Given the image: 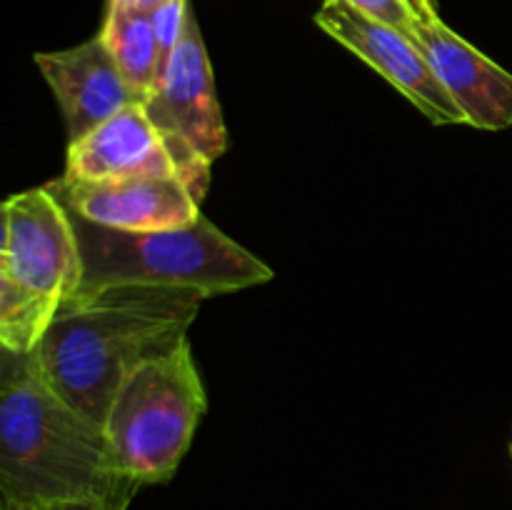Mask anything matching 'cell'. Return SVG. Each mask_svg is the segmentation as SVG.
I'll use <instances>...</instances> for the list:
<instances>
[{
    "label": "cell",
    "mask_w": 512,
    "mask_h": 510,
    "mask_svg": "<svg viewBox=\"0 0 512 510\" xmlns=\"http://www.w3.org/2000/svg\"><path fill=\"white\" fill-rule=\"evenodd\" d=\"M205 298L173 285H110L70 298L30 353L35 370L65 403L105 428L120 385L148 360L188 343Z\"/></svg>",
    "instance_id": "1"
},
{
    "label": "cell",
    "mask_w": 512,
    "mask_h": 510,
    "mask_svg": "<svg viewBox=\"0 0 512 510\" xmlns=\"http://www.w3.org/2000/svg\"><path fill=\"white\" fill-rule=\"evenodd\" d=\"M143 488L115 463L103 425L65 403L33 355L0 358V500L3 505L98 503L128 510Z\"/></svg>",
    "instance_id": "2"
},
{
    "label": "cell",
    "mask_w": 512,
    "mask_h": 510,
    "mask_svg": "<svg viewBox=\"0 0 512 510\" xmlns=\"http://www.w3.org/2000/svg\"><path fill=\"white\" fill-rule=\"evenodd\" d=\"M68 210V208H65ZM83 280L75 298L110 285H173L208 298L268 283L273 270L200 215L188 228L128 233L70 213Z\"/></svg>",
    "instance_id": "3"
},
{
    "label": "cell",
    "mask_w": 512,
    "mask_h": 510,
    "mask_svg": "<svg viewBox=\"0 0 512 510\" xmlns=\"http://www.w3.org/2000/svg\"><path fill=\"white\" fill-rule=\"evenodd\" d=\"M83 280L73 220L53 190L33 188L3 203L0 343L33 353Z\"/></svg>",
    "instance_id": "4"
},
{
    "label": "cell",
    "mask_w": 512,
    "mask_h": 510,
    "mask_svg": "<svg viewBox=\"0 0 512 510\" xmlns=\"http://www.w3.org/2000/svg\"><path fill=\"white\" fill-rule=\"evenodd\" d=\"M208 408L190 343L128 375L105 418L115 463L140 485L168 483Z\"/></svg>",
    "instance_id": "5"
},
{
    "label": "cell",
    "mask_w": 512,
    "mask_h": 510,
    "mask_svg": "<svg viewBox=\"0 0 512 510\" xmlns=\"http://www.w3.org/2000/svg\"><path fill=\"white\" fill-rule=\"evenodd\" d=\"M315 25L365 60L370 68L378 70L430 123H465L463 110L455 105L445 85L430 68L423 50L408 33L360 13L345 0H323L315 13Z\"/></svg>",
    "instance_id": "6"
},
{
    "label": "cell",
    "mask_w": 512,
    "mask_h": 510,
    "mask_svg": "<svg viewBox=\"0 0 512 510\" xmlns=\"http://www.w3.org/2000/svg\"><path fill=\"white\" fill-rule=\"evenodd\" d=\"M143 108L165 143L190 145L210 163L228 150V130L193 5L188 10L183 38Z\"/></svg>",
    "instance_id": "7"
},
{
    "label": "cell",
    "mask_w": 512,
    "mask_h": 510,
    "mask_svg": "<svg viewBox=\"0 0 512 510\" xmlns=\"http://www.w3.org/2000/svg\"><path fill=\"white\" fill-rule=\"evenodd\" d=\"M48 188L70 213L128 233L188 228L203 215L198 200L175 175H138L103 183L58 178Z\"/></svg>",
    "instance_id": "8"
},
{
    "label": "cell",
    "mask_w": 512,
    "mask_h": 510,
    "mask_svg": "<svg viewBox=\"0 0 512 510\" xmlns=\"http://www.w3.org/2000/svg\"><path fill=\"white\" fill-rule=\"evenodd\" d=\"M410 38L418 43L430 68L465 115L480 130H505L512 125V75L455 30L435 18L415 20Z\"/></svg>",
    "instance_id": "9"
},
{
    "label": "cell",
    "mask_w": 512,
    "mask_h": 510,
    "mask_svg": "<svg viewBox=\"0 0 512 510\" xmlns=\"http://www.w3.org/2000/svg\"><path fill=\"white\" fill-rule=\"evenodd\" d=\"M35 65L63 110L70 143L113 118L125 105L138 103L100 35L58 53H38Z\"/></svg>",
    "instance_id": "10"
},
{
    "label": "cell",
    "mask_w": 512,
    "mask_h": 510,
    "mask_svg": "<svg viewBox=\"0 0 512 510\" xmlns=\"http://www.w3.org/2000/svg\"><path fill=\"white\" fill-rule=\"evenodd\" d=\"M138 175H175L163 135L145 113L143 103H130L68 145L65 180L103 183Z\"/></svg>",
    "instance_id": "11"
},
{
    "label": "cell",
    "mask_w": 512,
    "mask_h": 510,
    "mask_svg": "<svg viewBox=\"0 0 512 510\" xmlns=\"http://www.w3.org/2000/svg\"><path fill=\"white\" fill-rule=\"evenodd\" d=\"M100 38L108 45L115 65L123 73L125 83L133 90L135 100L145 103L153 90L160 70V50L155 40L153 20L148 10L133 8L120 0H110Z\"/></svg>",
    "instance_id": "12"
},
{
    "label": "cell",
    "mask_w": 512,
    "mask_h": 510,
    "mask_svg": "<svg viewBox=\"0 0 512 510\" xmlns=\"http://www.w3.org/2000/svg\"><path fill=\"white\" fill-rule=\"evenodd\" d=\"M188 10H190V0H165L163 5H158L155 10H150V20H153L155 40H158V50H160L158 78L163 75L170 55L175 53L180 38H183L185 20H188ZM155 83H158V80H155Z\"/></svg>",
    "instance_id": "13"
},
{
    "label": "cell",
    "mask_w": 512,
    "mask_h": 510,
    "mask_svg": "<svg viewBox=\"0 0 512 510\" xmlns=\"http://www.w3.org/2000/svg\"><path fill=\"white\" fill-rule=\"evenodd\" d=\"M348 5H353L360 13L370 15L375 20H383V23L393 25V28H400L403 33L410 35L415 20H418V13L410 8L408 0H345Z\"/></svg>",
    "instance_id": "14"
},
{
    "label": "cell",
    "mask_w": 512,
    "mask_h": 510,
    "mask_svg": "<svg viewBox=\"0 0 512 510\" xmlns=\"http://www.w3.org/2000/svg\"><path fill=\"white\" fill-rule=\"evenodd\" d=\"M0 510H108L98 503H55V505H0Z\"/></svg>",
    "instance_id": "15"
},
{
    "label": "cell",
    "mask_w": 512,
    "mask_h": 510,
    "mask_svg": "<svg viewBox=\"0 0 512 510\" xmlns=\"http://www.w3.org/2000/svg\"><path fill=\"white\" fill-rule=\"evenodd\" d=\"M410 8L418 13V18H435L438 13V3L435 0H408Z\"/></svg>",
    "instance_id": "16"
},
{
    "label": "cell",
    "mask_w": 512,
    "mask_h": 510,
    "mask_svg": "<svg viewBox=\"0 0 512 510\" xmlns=\"http://www.w3.org/2000/svg\"><path fill=\"white\" fill-rule=\"evenodd\" d=\"M120 3H128V5H133V8H140V10H155L158 8V5H163L165 0H120Z\"/></svg>",
    "instance_id": "17"
},
{
    "label": "cell",
    "mask_w": 512,
    "mask_h": 510,
    "mask_svg": "<svg viewBox=\"0 0 512 510\" xmlns=\"http://www.w3.org/2000/svg\"><path fill=\"white\" fill-rule=\"evenodd\" d=\"M510 455H512V443H510Z\"/></svg>",
    "instance_id": "18"
}]
</instances>
